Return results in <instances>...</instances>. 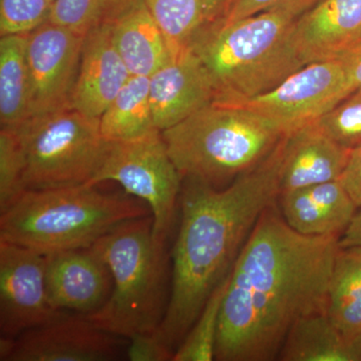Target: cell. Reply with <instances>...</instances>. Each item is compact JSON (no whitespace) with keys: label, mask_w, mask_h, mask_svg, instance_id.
<instances>
[{"label":"cell","mask_w":361,"mask_h":361,"mask_svg":"<svg viewBox=\"0 0 361 361\" xmlns=\"http://www.w3.org/2000/svg\"><path fill=\"white\" fill-rule=\"evenodd\" d=\"M339 240L300 234L276 204L266 209L230 271L215 360H276L297 320L327 313Z\"/></svg>","instance_id":"6da1fadb"},{"label":"cell","mask_w":361,"mask_h":361,"mask_svg":"<svg viewBox=\"0 0 361 361\" xmlns=\"http://www.w3.org/2000/svg\"><path fill=\"white\" fill-rule=\"evenodd\" d=\"M281 141L264 161L225 189L185 179L172 251L167 310L157 334L176 351L230 271L266 209L280 196Z\"/></svg>","instance_id":"7a4b0ae2"},{"label":"cell","mask_w":361,"mask_h":361,"mask_svg":"<svg viewBox=\"0 0 361 361\" xmlns=\"http://www.w3.org/2000/svg\"><path fill=\"white\" fill-rule=\"evenodd\" d=\"M295 9L279 7L234 21L206 23L190 49L215 87V102L265 94L305 66L293 44Z\"/></svg>","instance_id":"3957f363"},{"label":"cell","mask_w":361,"mask_h":361,"mask_svg":"<svg viewBox=\"0 0 361 361\" xmlns=\"http://www.w3.org/2000/svg\"><path fill=\"white\" fill-rule=\"evenodd\" d=\"M151 214L141 199L92 185L26 190L0 214V241L44 254L87 248L126 221Z\"/></svg>","instance_id":"277c9868"},{"label":"cell","mask_w":361,"mask_h":361,"mask_svg":"<svg viewBox=\"0 0 361 361\" xmlns=\"http://www.w3.org/2000/svg\"><path fill=\"white\" fill-rule=\"evenodd\" d=\"M113 276L110 298L101 310L84 315L116 336L132 338L156 332L167 310L166 244L153 236V216L126 221L92 245Z\"/></svg>","instance_id":"5b68a950"},{"label":"cell","mask_w":361,"mask_h":361,"mask_svg":"<svg viewBox=\"0 0 361 361\" xmlns=\"http://www.w3.org/2000/svg\"><path fill=\"white\" fill-rule=\"evenodd\" d=\"M161 135L183 180L216 187L258 166L285 134L250 111L213 102Z\"/></svg>","instance_id":"8992f818"},{"label":"cell","mask_w":361,"mask_h":361,"mask_svg":"<svg viewBox=\"0 0 361 361\" xmlns=\"http://www.w3.org/2000/svg\"><path fill=\"white\" fill-rule=\"evenodd\" d=\"M13 130L25 157V190L92 185L111 144L99 118L73 108L30 116Z\"/></svg>","instance_id":"52a82bcc"},{"label":"cell","mask_w":361,"mask_h":361,"mask_svg":"<svg viewBox=\"0 0 361 361\" xmlns=\"http://www.w3.org/2000/svg\"><path fill=\"white\" fill-rule=\"evenodd\" d=\"M106 180L118 183L126 193L141 199L149 207L154 239L167 243L180 201L183 178L171 159L161 132L132 141L111 142L92 186Z\"/></svg>","instance_id":"ba28073f"},{"label":"cell","mask_w":361,"mask_h":361,"mask_svg":"<svg viewBox=\"0 0 361 361\" xmlns=\"http://www.w3.org/2000/svg\"><path fill=\"white\" fill-rule=\"evenodd\" d=\"M355 90L343 59H329L304 66L265 94L224 104L250 111L286 135L316 122Z\"/></svg>","instance_id":"9c48e42d"},{"label":"cell","mask_w":361,"mask_h":361,"mask_svg":"<svg viewBox=\"0 0 361 361\" xmlns=\"http://www.w3.org/2000/svg\"><path fill=\"white\" fill-rule=\"evenodd\" d=\"M47 254L0 241V334L16 338L66 314L47 295Z\"/></svg>","instance_id":"30bf717a"},{"label":"cell","mask_w":361,"mask_h":361,"mask_svg":"<svg viewBox=\"0 0 361 361\" xmlns=\"http://www.w3.org/2000/svg\"><path fill=\"white\" fill-rule=\"evenodd\" d=\"M84 42L85 35L49 20L28 33L30 118L71 108Z\"/></svg>","instance_id":"8fae6325"},{"label":"cell","mask_w":361,"mask_h":361,"mask_svg":"<svg viewBox=\"0 0 361 361\" xmlns=\"http://www.w3.org/2000/svg\"><path fill=\"white\" fill-rule=\"evenodd\" d=\"M123 337L99 329L84 315L71 313L23 332L1 337L2 361H111L120 360Z\"/></svg>","instance_id":"7c38bea8"},{"label":"cell","mask_w":361,"mask_h":361,"mask_svg":"<svg viewBox=\"0 0 361 361\" xmlns=\"http://www.w3.org/2000/svg\"><path fill=\"white\" fill-rule=\"evenodd\" d=\"M45 282L56 310L80 315L101 310L114 286L110 268L92 246L47 254Z\"/></svg>","instance_id":"4fadbf2b"},{"label":"cell","mask_w":361,"mask_h":361,"mask_svg":"<svg viewBox=\"0 0 361 361\" xmlns=\"http://www.w3.org/2000/svg\"><path fill=\"white\" fill-rule=\"evenodd\" d=\"M208 71L191 49L149 77V99L157 129H170L215 101Z\"/></svg>","instance_id":"5bb4252c"},{"label":"cell","mask_w":361,"mask_h":361,"mask_svg":"<svg viewBox=\"0 0 361 361\" xmlns=\"http://www.w3.org/2000/svg\"><path fill=\"white\" fill-rule=\"evenodd\" d=\"M102 25L130 75L151 77L173 59L167 40L145 0H110Z\"/></svg>","instance_id":"9a60e30c"},{"label":"cell","mask_w":361,"mask_h":361,"mask_svg":"<svg viewBox=\"0 0 361 361\" xmlns=\"http://www.w3.org/2000/svg\"><path fill=\"white\" fill-rule=\"evenodd\" d=\"M360 40L361 0H320L294 25V47L305 65L341 59Z\"/></svg>","instance_id":"2e32d148"},{"label":"cell","mask_w":361,"mask_h":361,"mask_svg":"<svg viewBox=\"0 0 361 361\" xmlns=\"http://www.w3.org/2000/svg\"><path fill=\"white\" fill-rule=\"evenodd\" d=\"M350 151L325 134L316 122L285 135L279 170L280 195L339 180Z\"/></svg>","instance_id":"e0dca14e"},{"label":"cell","mask_w":361,"mask_h":361,"mask_svg":"<svg viewBox=\"0 0 361 361\" xmlns=\"http://www.w3.org/2000/svg\"><path fill=\"white\" fill-rule=\"evenodd\" d=\"M130 77L110 33L99 23L85 37L71 108L99 118Z\"/></svg>","instance_id":"ac0fdd59"},{"label":"cell","mask_w":361,"mask_h":361,"mask_svg":"<svg viewBox=\"0 0 361 361\" xmlns=\"http://www.w3.org/2000/svg\"><path fill=\"white\" fill-rule=\"evenodd\" d=\"M279 200L287 224L307 236L341 238L358 209L339 180L286 192Z\"/></svg>","instance_id":"d6986e66"},{"label":"cell","mask_w":361,"mask_h":361,"mask_svg":"<svg viewBox=\"0 0 361 361\" xmlns=\"http://www.w3.org/2000/svg\"><path fill=\"white\" fill-rule=\"evenodd\" d=\"M278 360L361 361V348L341 334L327 313H315L294 323Z\"/></svg>","instance_id":"ffe728a7"},{"label":"cell","mask_w":361,"mask_h":361,"mask_svg":"<svg viewBox=\"0 0 361 361\" xmlns=\"http://www.w3.org/2000/svg\"><path fill=\"white\" fill-rule=\"evenodd\" d=\"M327 314L348 341L358 343L361 337V247H341L337 252L330 277Z\"/></svg>","instance_id":"44dd1931"},{"label":"cell","mask_w":361,"mask_h":361,"mask_svg":"<svg viewBox=\"0 0 361 361\" xmlns=\"http://www.w3.org/2000/svg\"><path fill=\"white\" fill-rule=\"evenodd\" d=\"M99 126L110 142L132 141L160 130L152 111L149 77L132 75L99 116Z\"/></svg>","instance_id":"7402d4cb"},{"label":"cell","mask_w":361,"mask_h":361,"mask_svg":"<svg viewBox=\"0 0 361 361\" xmlns=\"http://www.w3.org/2000/svg\"><path fill=\"white\" fill-rule=\"evenodd\" d=\"M27 35L0 39V125L14 129L30 118Z\"/></svg>","instance_id":"603a6c76"},{"label":"cell","mask_w":361,"mask_h":361,"mask_svg":"<svg viewBox=\"0 0 361 361\" xmlns=\"http://www.w3.org/2000/svg\"><path fill=\"white\" fill-rule=\"evenodd\" d=\"M167 40L173 59L191 47L206 25L203 0H145Z\"/></svg>","instance_id":"cb8c5ba5"},{"label":"cell","mask_w":361,"mask_h":361,"mask_svg":"<svg viewBox=\"0 0 361 361\" xmlns=\"http://www.w3.org/2000/svg\"><path fill=\"white\" fill-rule=\"evenodd\" d=\"M230 274V273H229ZM229 282V275L215 289L207 301L193 326L176 349L174 361H211L215 360L218 324L223 297Z\"/></svg>","instance_id":"d4e9b609"},{"label":"cell","mask_w":361,"mask_h":361,"mask_svg":"<svg viewBox=\"0 0 361 361\" xmlns=\"http://www.w3.org/2000/svg\"><path fill=\"white\" fill-rule=\"evenodd\" d=\"M25 157L16 130H0V214L26 191L23 183Z\"/></svg>","instance_id":"484cf974"},{"label":"cell","mask_w":361,"mask_h":361,"mask_svg":"<svg viewBox=\"0 0 361 361\" xmlns=\"http://www.w3.org/2000/svg\"><path fill=\"white\" fill-rule=\"evenodd\" d=\"M316 123L344 148L361 146V87L353 90Z\"/></svg>","instance_id":"4316f807"},{"label":"cell","mask_w":361,"mask_h":361,"mask_svg":"<svg viewBox=\"0 0 361 361\" xmlns=\"http://www.w3.org/2000/svg\"><path fill=\"white\" fill-rule=\"evenodd\" d=\"M54 0H0V35H28L47 23Z\"/></svg>","instance_id":"83f0119b"},{"label":"cell","mask_w":361,"mask_h":361,"mask_svg":"<svg viewBox=\"0 0 361 361\" xmlns=\"http://www.w3.org/2000/svg\"><path fill=\"white\" fill-rule=\"evenodd\" d=\"M109 0H54L49 21L78 35L99 25Z\"/></svg>","instance_id":"f1b7e54d"},{"label":"cell","mask_w":361,"mask_h":361,"mask_svg":"<svg viewBox=\"0 0 361 361\" xmlns=\"http://www.w3.org/2000/svg\"><path fill=\"white\" fill-rule=\"evenodd\" d=\"M319 1L320 0H228L220 18L215 21L234 23L279 7L295 9L303 14Z\"/></svg>","instance_id":"f546056e"},{"label":"cell","mask_w":361,"mask_h":361,"mask_svg":"<svg viewBox=\"0 0 361 361\" xmlns=\"http://www.w3.org/2000/svg\"><path fill=\"white\" fill-rule=\"evenodd\" d=\"M174 353L173 349L161 341L157 331L133 336L126 351L130 361L173 360Z\"/></svg>","instance_id":"4dcf8cb0"},{"label":"cell","mask_w":361,"mask_h":361,"mask_svg":"<svg viewBox=\"0 0 361 361\" xmlns=\"http://www.w3.org/2000/svg\"><path fill=\"white\" fill-rule=\"evenodd\" d=\"M339 182L355 202L356 207L361 208V146L351 149Z\"/></svg>","instance_id":"1f68e13d"},{"label":"cell","mask_w":361,"mask_h":361,"mask_svg":"<svg viewBox=\"0 0 361 361\" xmlns=\"http://www.w3.org/2000/svg\"><path fill=\"white\" fill-rule=\"evenodd\" d=\"M341 59L345 63L355 89L361 87V40Z\"/></svg>","instance_id":"d6a6232c"},{"label":"cell","mask_w":361,"mask_h":361,"mask_svg":"<svg viewBox=\"0 0 361 361\" xmlns=\"http://www.w3.org/2000/svg\"><path fill=\"white\" fill-rule=\"evenodd\" d=\"M341 247H361V211L356 213L350 225L339 240Z\"/></svg>","instance_id":"836d02e7"},{"label":"cell","mask_w":361,"mask_h":361,"mask_svg":"<svg viewBox=\"0 0 361 361\" xmlns=\"http://www.w3.org/2000/svg\"><path fill=\"white\" fill-rule=\"evenodd\" d=\"M228 0H203L206 23H213L220 18Z\"/></svg>","instance_id":"e575fe53"},{"label":"cell","mask_w":361,"mask_h":361,"mask_svg":"<svg viewBox=\"0 0 361 361\" xmlns=\"http://www.w3.org/2000/svg\"><path fill=\"white\" fill-rule=\"evenodd\" d=\"M358 343H360V345L361 346V337L360 338V341H358Z\"/></svg>","instance_id":"d590c367"},{"label":"cell","mask_w":361,"mask_h":361,"mask_svg":"<svg viewBox=\"0 0 361 361\" xmlns=\"http://www.w3.org/2000/svg\"><path fill=\"white\" fill-rule=\"evenodd\" d=\"M109 1H110V0H109Z\"/></svg>","instance_id":"8d00e7d4"}]
</instances>
